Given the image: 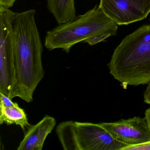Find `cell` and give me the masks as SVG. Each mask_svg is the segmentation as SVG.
I'll return each instance as SVG.
<instances>
[{
    "instance_id": "obj_1",
    "label": "cell",
    "mask_w": 150,
    "mask_h": 150,
    "mask_svg": "<svg viewBox=\"0 0 150 150\" xmlns=\"http://www.w3.org/2000/svg\"><path fill=\"white\" fill-rule=\"evenodd\" d=\"M36 11L16 13L13 24L15 47L16 81L9 98L18 97L27 103L43 79V48L36 23Z\"/></svg>"
},
{
    "instance_id": "obj_2",
    "label": "cell",
    "mask_w": 150,
    "mask_h": 150,
    "mask_svg": "<svg viewBox=\"0 0 150 150\" xmlns=\"http://www.w3.org/2000/svg\"><path fill=\"white\" fill-rule=\"evenodd\" d=\"M110 74L126 88L150 82V25L127 35L114 50L108 65Z\"/></svg>"
},
{
    "instance_id": "obj_3",
    "label": "cell",
    "mask_w": 150,
    "mask_h": 150,
    "mask_svg": "<svg viewBox=\"0 0 150 150\" xmlns=\"http://www.w3.org/2000/svg\"><path fill=\"white\" fill-rule=\"evenodd\" d=\"M117 25L96 5L84 14L47 31L45 46L50 51L61 49L68 53L79 43L93 45L115 35Z\"/></svg>"
},
{
    "instance_id": "obj_4",
    "label": "cell",
    "mask_w": 150,
    "mask_h": 150,
    "mask_svg": "<svg viewBox=\"0 0 150 150\" xmlns=\"http://www.w3.org/2000/svg\"><path fill=\"white\" fill-rule=\"evenodd\" d=\"M16 13L0 7V93L10 97L16 81L13 22Z\"/></svg>"
},
{
    "instance_id": "obj_5",
    "label": "cell",
    "mask_w": 150,
    "mask_h": 150,
    "mask_svg": "<svg viewBox=\"0 0 150 150\" xmlns=\"http://www.w3.org/2000/svg\"><path fill=\"white\" fill-rule=\"evenodd\" d=\"M99 6L118 25L142 21L150 13V0H100Z\"/></svg>"
},
{
    "instance_id": "obj_6",
    "label": "cell",
    "mask_w": 150,
    "mask_h": 150,
    "mask_svg": "<svg viewBox=\"0 0 150 150\" xmlns=\"http://www.w3.org/2000/svg\"><path fill=\"white\" fill-rule=\"evenodd\" d=\"M75 122L80 150H122L127 146L114 138L100 123Z\"/></svg>"
},
{
    "instance_id": "obj_7",
    "label": "cell",
    "mask_w": 150,
    "mask_h": 150,
    "mask_svg": "<svg viewBox=\"0 0 150 150\" xmlns=\"http://www.w3.org/2000/svg\"><path fill=\"white\" fill-rule=\"evenodd\" d=\"M117 140L128 145L150 140V129L145 117H134L111 122L100 123Z\"/></svg>"
},
{
    "instance_id": "obj_8",
    "label": "cell",
    "mask_w": 150,
    "mask_h": 150,
    "mask_svg": "<svg viewBox=\"0 0 150 150\" xmlns=\"http://www.w3.org/2000/svg\"><path fill=\"white\" fill-rule=\"evenodd\" d=\"M56 124L57 121L54 117L46 115L36 124L30 125L17 150H42L46 139Z\"/></svg>"
},
{
    "instance_id": "obj_9",
    "label": "cell",
    "mask_w": 150,
    "mask_h": 150,
    "mask_svg": "<svg viewBox=\"0 0 150 150\" xmlns=\"http://www.w3.org/2000/svg\"><path fill=\"white\" fill-rule=\"evenodd\" d=\"M4 123L19 125L24 132L30 126L24 110L16 102L9 106L0 104V124Z\"/></svg>"
},
{
    "instance_id": "obj_10",
    "label": "cell",
    "mask_w": 150,
    "mask_h": 150,
    "mask_svg": "<svg viewBox=\"0 0 150 150\" xmlns=\"http://www.w3.org/2000/svg\"><path fill=\"white\" fill-rule=\"evenodd\" d=\"M56 132L64 150H80L77 140L75 122H62L57 126Z\"/></svg>"
},
{
    "instance_id": "obj_11",
    "label": "cell",
    "mask_w": 150,
    "mask_h": 150,
    "mask_svg": "<svg viewBox=\"0 0 150 150\" xmlns=\"http://www.w3.org/2000/svg\"><path fill=\"white\" fill-rule=\"evenodd\" d=\"M122 150H150V140L138 144L126 146Z\"/></svg>"
},
{
    "instance_id": "obj_12",
    "label": "cell",
    "mask_w": 150,
    "mask_h": 150,
    "mask_svg": "<svg viewBox=\"0 0 150 150\" xmlns=\"http://www.w3.org/2000/svg\"><path fill=\"white\" fill-rule=\"evenodd\" d=\"M16 0H0V7L6 8H12Z\"/></svg>"
},
{
    "instance_id": "obj_13",
    "label": "cell",
    "mask_w": 150,
    "mask_h": 150,
    "mask_svg": "<svg viewBox=\"0 0 150 150\" xmlns=\"http://www.w3.org/2000/svg\"><path fill=\"white\" fill-rule=\"evenodd\" d=\"M144 102L150 105V82L147 84V87L144 94Z\"/></svg>"
},
{
    "instance_id": "obj_14",
    "label": "cell",
    "mask_w": 150,
    "mask_h": 150,
    "mask_svg": "<svg viewBox=\"0 0 150 150\" xmlns=\"http://www.w3.org/2000/svg\"><path fill=\"white\" fill-rule=\"evenodd\" d=\"M144 117H145L147 121L148 126H149V129H150V108L146 110L145 112Z\"/></svg>"
}]
</instances>
